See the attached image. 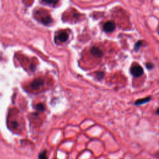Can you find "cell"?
<instances>
[{
  "label": "cell",
  "mask_w": 159,
  "mask_h": 159,
  "mask_svg": "<svg viewBox=\"0 0 159 159\" xmlns=\"http://www.w3.org/2000/svg\"><path fill=\"white\" fill-rule=\"evenodd\" d=\"M142 45V41H138L134 45V51L136 52H138L141 48Z\"/></svg>",
  "instance_id": "ba28073f"
},
{
  "label": "cell",
  "mask_w": 159,
  "mask_h": 159,
  "mask_svg": "<svg viewBox=\"0 0 159 159\" xmlns=\"http://www.w3.org/2000/svg\"><path fill=\"white\" fill-rule=\"evenodd\" d=\"M42 1L49 5H54L57 2V0H42Z\"/></svg>",
  "instance_id": "7c38bea8"
},
{
  "label": "cell",
  "mask_w": 159,
  "mask_h": 159,
  "mask_svg": "<svg viewBox=\"0 0 159 159\" xmlns=\"http://www.w3.org/2000/svg\"><path fill=\"white\" fill-rule=\"evenodd\" d=\"M156 114L159 116V108H158L156 110Z\"/></svg>",
  "instance_id": "5bb4252c"
},
{
  "label": "cell",
  "mask_w": 159,
  "mask_h": 159,
  "mask_svg": "<svg viewBox=\"0 0 159 159\" xmlns=\"http://www.w3.org/2000/svg\"><path fill=\"white\" fill-rule=\"evenodd\" d=\"M68 35L67 34V33L64 32L60 33L57 36L58 41L62 42H64L67 41V40L68 39Z\"/></svg>",
  "instance_id": "8992f818"
},
{
  "label": "cell",
  "mask_w": 159,
  "mask_h": 159,
  "mask_svg": "<svg viewBox=\"0 0 159 159\" xmlns=\"http://www.w3.org/2000/svg\"><path fill=\"white\" fill-rule=\"evenodd\" d=\"M151 99H152L151 97H147L146 98L138 99L135 101L134 104L135 106H141V105H142L145 103H147V102H148L149 101H150Z\"/></svg>",
  "instance_id": "5b68a950"
},
{
  "label": "cell",
  "mask_w": 159,
  "mask_h": 159,
  "mask_svg": "<svg viewBox=\"0 0 159 159\" xmlns=\"http://www.w3.org/2000/svg\"><path fill=\"white\" fill-rule=\"evenodd\" d=\"M91 53L94 56H95V57L98 58L101 57L102 55H103V53H102L101 50L97 47H95H95H93L91 49Z\"/></svg>",
  "instance_id": "277c9868"
},
{
  "label": "cell",
  "mask_w": 159,
  "mask_h": 159,
  "mask_svg": "<svg viewBox=\"0 0 159 159\" xmlns=\"http://www.w3.org/2000/svg\"><path fill=\"white\" fill-rule=\"evenodd\" d=\"M44 85V81L41 78H37L32 81L31 83V87L33 89H38Z\"/></svg>",
  "instance_id": "3957f363"
},
{
  "label": "cell",
  "mask_w": 159,
  "mask_h": 159,
  "mask_svg": "<svg viewBox=\"0 0 159 159\" xmlns=\"http://www.w3.org/2000/svg\"><path fill=\"white\" fill-rule=\"evenodd\" d=\"M130 73L134 77H141L144 74V70L141 65L135 64L131 67L130 69Z\"/></svg>",
  "instance_id": "6da1fadb"
},
{
  "label": "cell",
  "mask_w": 159,
  "mask_h": 159,
  "mask_svg": "<svg viewBox=\"0 0 159 159\" xmlns=\"http://www.w3.org/2000/svg\"><path fill=\"white\" fill-rule=\"evenodd\" d=\"M145 67L148 70H152L154 68V65L151 62H148L145 64Z\"/></svg>",
  "instance_id": "4fadbf2b"
},
{
  "label": "cell",
  "mask_w": 159,
  "mask_h": 159,
  "mask_svg": "<svg viewBox=\"0 0 159 159\" xmlns=\"http://www.w3.org/2000/svg\"><path fill=\"white\" fill-rule=\"evenodd\" d=\"M39 159H48L46 151H43L40 153L39 155Z\"/></svg>",
  "instance_id": "30bf717a"
},
{
  "label": "cell",
  "mask_w": 159,
  "mask_h": 159,
  "mask_svg": "<svg viewBox=\"0 0 159 159\" xmlns=\"http://www.w3.org/2000/svg\"><path fill=\"white\" fill-rule=\"evenodd\" d=\"M52 22V19L50 16H46L42 18V23L45 25H49Z\"/></svg>",
  "instance_id": "52a82bcc"
},
{
  "label": "cell",
  "mask_w": 159,
  "mask_h": 159,
  "mask_svg": "<svg viewBox=\"0 0 159 159\" xmlns=\"http://www.w3.org/2000/svg\"><path fill=\"white\" fill-rule=\"evenodd\" d=\"M104 73L103 72H97L96 73V77L98 80H102L103 79V78L104 77Z\"/></svg>",
  "instance_id": "9c48e42d"
},
{
  "label": "cell",
  "mask_w": 159,
  "mask_h": 159,
  "mask_svg": "<svg viewBox=\"0 0 159 159\" xmlns=\"http://www.w3.org/2000/svg\"><path fill=\"white\" fill-rule=\"evenodd\" d=\"M36 109H37V110L39 111H44V109H45L44 105L41 103L38 104L37 106H36Z\"/></svg>",
  "instance_id": "8fae6325"
},
{
  "label": "cell",
  "mask_w": 159,
  "mask_h": 159,
  "mask_svg": "<svg viewBox=\"0 0 159 159\" xmlns=\"http://www.w3.org/2000/svg\"><path fill=\"white\" fill-rule=\"evenodd\" d=\"M158 35H159V31H158Z\"/></svg>",
  "instance_id": "9a60e30c"
},
{
  "label": "cell",
  "mask_w": 159,
  "mask_h": 159,
  "mask_svg": "<svg viewBox=\"0 0 159 159\" xmlns=\"http://www.w3.org/2000/svg\"><path fill=\"white\" fill-rule=\"evenodd\" d=\"M116 29V24L112 21H108L105 23L103 26V29L106 32H112Z\"/></svg>",
  "instance_id": "7a4b0ae2"
}]
</instances>
